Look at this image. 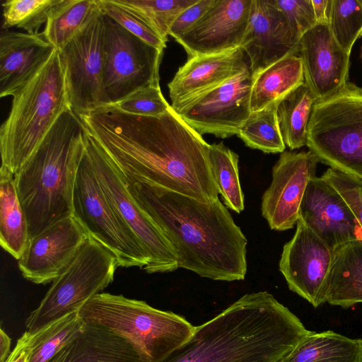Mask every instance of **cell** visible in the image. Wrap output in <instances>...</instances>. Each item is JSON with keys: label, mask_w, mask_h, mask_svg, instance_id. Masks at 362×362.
<instances>
[{"label": "cell", "mask_w": 362, "mask_h": 362, "mask_svg": "<svg viewBox=\"0 0 362 362\" xmlns=\"http://www.w3.org/2000/svg\"><path fill=\"white\" fill-rule=\"evenodd\" d=\"M332 250L362 240V228L341 194L322 177L309 180L300 218Z\"/></svg>", "instance_id": "cell-19"}, {"label": "cell", "mask_w": 362, "mask_h": 362, "mask_svg": "<svg viewBox=\"0 0 362 362\" xmlns=\"http://www.w3.org/2000/svg\"><path fill=\"white\" fill-rule=\"evenodd\" d=\"M11 96L9 113L0 127V153L1 167L15 176L59 117L71 109L57 49Z\"/></svg>", "instance_id": "cell-5"}, {"label": "cell", "mask_w": 362, "mask_h": 362, "mask_svg": "<svg viewBox=\"0 0 362 362\" xmlns=\"http://www.w3.org/2000/svg\"><path fill=\"white\" fill-rule=\"evenodd\" d=\"M279 102L252 112L242 125L238 136L248 147L264 153L285 151L286 145L280 131L277 107Z\"/></svg>", "instance_id": "cell-31"}, {"label": "cell", "mask_w": 362, "mask_h": 362, "mask_svg": "<svg viewBox=\"0 0 362 362\" xmlns=\"http://www.w3.org/2000/svg\"><path fill=\"white\" fill-rule=\"evenodd\" d=\"M87 135L79 117L71 109L66 110L14 176L30 240L72 216L74 187Z\"/></svg>", "instance_id": "cell-4"}, {"label": "cell", "mask_w": 362, "mask_h": 362, "mask_svg": "<svg viewBox=\"0 0 362 362\" xmlns=\"http://www.w3.org/2000/svg\"><path fill=\"white\" fill-rule=\"evenodd\" d=\"M328 25L335 40L349 54L362 35V5L359 0H331Z\"/></svg>", "instance_id": "cell-33"}, {"label": "cell", "mask_w": 362, "mask_h": 362, "mask_svg": "<svg viewBox=\"0 0 362 362\" xmlns=\"http://www.w3.org/2000/svg\"><path fill=\"white\" fill-rule=\"evenodd\" d=\"M326 303L345 309L362 303V240L334 250Z\"/></svg>", "instance_id": "cell-24"}, {"label": "cell", "mask_w": 362, "mask_h": 362, "mask_svg": "<svg viewBox=\"0 0 362 362\" xmlns=\"http://www.w3.org/2000/svg\"><path fill=\"white\" fill-rule=\"evenodd\" d=\"M211 173L225 206L239 214L244 209V195L238 173V156L222 142L209 144Z\"/></svg>", "instance_id": "cell-30"}, {"label": "cell", "mask_w": 362, "mask_h": 362, "mask_svg": "<svg viewBox=\"0 0 362 362\" xmlns=\"http://www.w3.org/2000/svg\"><path fill=\"white\" fill-rule=\"evenodd\" d=\"M30 242L25 214L18 196L14 175L0 168V243L16 259L23 255Z\"/></svg>", "instance_id": "cell-27"}, {"label": "cell", "mask_w": 362, "mask_h": 362, "mask_svg": "<svg viewBox=\"0 0 362 362\" xmlns=\"http://www.w3.org/2000/svg\"><path fill=\"white\" fill-rule=\"evenodd\" d=\"M281 362H362V339L332 330H308Z\"/></svg>", "instance_id": "cell-26"}, {"label": "cell", "mask_w": 362, "mask_h": 362, "mask_svg": "<svg viewBox=\"0 0 362 362\" xmlns=\"http://www.w3.org/2000/svg\"><path fill=\"white\" fill-rule=\"evenodd\" d=\"M321 177L341 194L362 228V180L332 168Z\"/></svg>", "instance_id": "cell-38"}, {"label": "cell", "mask_w": 362, "mask_h": 362, "mask_svg": "<svg viewBox=\"0 0 362 362\" xmlns=\"http://www.w3.org/2000/svg\"><path fill=\"white\" fill-rule=\"evenodd\" d=\"M198 0H115L146 21L168 42L170 29L179 15Z\"/></svg>", "instance_id": "cell-34"}, {"label": "cell", "mask_w": 362, "mask_h": 362, "mask_svg": "<svg viewBox=\"0 0 362 362\" xmlns=\"http://www.w3.org/2000/svg\"><path fill=\"white\" fill-rule=\"evenodd\" d=\"M85 325L77 311L40 329V335L28 362H47L74 338Z\"/></svg>", "instance_id": "cell-32"}, {"label": "cell", "mask_w": 362, "mask_h": 362, "mask_svg": "<svg viewBox=\"0 0 362 362\" xmlns=\"http://www.w3.org/2000/svg\"><path fill=\"white\" fill-rule=\"evenodd\" d=\"M72 207V216L90 237L113 254L118 267L144 269L148 265V255L139 240L103 192L86 149L76 177Z\"/></svg>", "instance_id": "cell-9"}, {"label": "cell", "mask_w": 362, "mask_h": 362, "mask_svg": "<svg viewBox=\"0 0 362 362\" xmlns=\"http://www.w3.org/2000/svg\"><path fill=\"white\" fill-rule=\"evenodd\" d=\"M102 13L150 45L163 50L167 41L146 21L115 0H97Z\"/></svg>", "instance_id": "cell-36"}, {"label": "cell", "mask_w": 362, "mask_h": 362, "mask_svg": "<svg viewBox=\"0 0 362 362\" xmlns=\"http://www.w3.org/2000/svg\"><path fill=\"white\" fill-rule=\"evenodd\" d=\"M308 332L272 294L247 293L158 362H281Z\"/></svg>", "instance_id": "cell-3"}, {"label": "cell", "mask_w": 362, "mask_h": 362, "mask_svg": "<svg viewBox=\"0 0 362 362\" xmlns=\"http://www.w3.org/2000/svg\"><path fill=\"white\" fill-rule=\"evenodd\" d=\"M124 178L135 201L170 243L179 268L213 280L245 279L247 240L219 199L202 202L156 185Z\"/></svg>", "instance_id": "cell-2"}, {"label": "cell", "mask_w": 362, "mask_h": 362, "mask_svg": "<svg viewBox=\"0 0 362 362\" xmlns=\"http://www.w3.org/2000/svg\"><path fill=\"white\" fill-rule=\"evenodd\" d=\"M312 4L317 23L328 24L331 0H312Z\"/></svg>", "instance_id": "cell-42"}, {"label": "cell", "mask_w": 362, "mask_h": 362, "mask_svg": "<svg viewBox=\"0 0 362 362\" xmlns=\"http://www.w3.org/2000/svg\"><path fill=\"white\" fill-rule=\"evenodd\" d=\"M252 80L248 69L173 109L202 136L224 139L238 135L251 114Z\"/></svg>", "instance_id": "cell-13"}, {"label": "cell", "mask_w": 362, "mask_h": 362, "mask_svg": "<svg viewBox=\"0 0 362 362\" xmlns=\"http://www.w3.org/2000/svg\"><path fill=\"white\" fill-rule=\"evenodd\" d=\"M40 335V329L36 332H25L18 339L15 347L4 362H28Z\"/></svg>", "instance_id": "cell-41"}, {"label": "cell", "mask_w": 362, "mask_h": 362, "mask_svg": "<svg viewBox=\"0 0 362 362\" xmlns=\"http://www.w3.org/2000/svg\"><path fill=\"white\" fill-rule=\"evenodd\" d=\"M86 149L107 199L139 240L148 257V274L179 268L175 251L164 234L131 194L122 171L88 132Z\"/></svg>", "instance_id": "cell-10"}, {"label": "cell", "mask_w": 362, "mask_h": 362, "mask_svg": "<svg viewBox=\"0 0 362 362\" xmlns=\"http://www.w3.org/2000/svg\"><path fill=\"white\" fill-rule=\"evenodd\" d=\"M361 57H362V54H361Z\"/></svg>", "instance_id": "cell-45"}, {"label": "cell", "mask_w": 362, "mask_h": 362, "mask_svg": "<svg viewBox=\"0 0 362 362\" xmlns=\"http://www.w3.org/2000/svg\"><path fill=\"white\" fill-rule=\"evenodd\" d=\"M113 105L127 113L152 117L163 115L171 107L163 95L160 86L140 89Z\"/></svg>", "instance_id": "cell-37"}, {"label": "cell", "mask_w": 362, "mask_h": 362, "mask_svg": "<svg viewBox=\"0 0 362 362\" xmlns=\"http://www.w3.org/2000/svg\"><path fill=\"white\" fill-rule=\"evenodd\" d=\"M317 99L305 83L279 103L277 117L286 146L290 150L306 146L308 127Z\"/></svg>", "instance_id": "cell-28"}, {"label": "cell", "mask_w": 362, "mask_h": 362, "mask_svg": "<svg viewBox=\"0 0 362 362\" xmlns=\"http://www.w3.org/2000/svg\"><path fill=\"white\" fill-rule=\"evenodd\" d=\"M56 48L40 33L1 29L0 97L13 93L47 62Z\"/></svg>", "instance_id": "cell-22"}, {"label": "cell", "mask_w": 362, "mask_h": 362, "mask_svg": "<svg viewBox=\"0 0 362 362\" xmlns=\"http://www.w3.org/2000/svg\"><path fill=\"white\" fill-rule=\"evenodd\" d=\"M88 237L73 216L50 226L30 239L18 259L22 275L36 284L52 282L71 262Z\"/></svg>", "instance_id": "cell-16"}, {"label": "cell", "mask_w": 362, "mask_h": 362, "mask_svg": "<svg viewBox=\"0 0 362 362\" xmlns=\"http://www.w3.org/2000/svg\"><path fill=\"white\" fill-rule=\"evenodd\" d=\"M306 146L320 163L362 180V88L353 83L315 103Z\"/></svg>", "instance_id": "cell-7"}, {"label": "cell", "mask_w": 362, "mask_h": 362, "mask_svg": "<svg viewBox=\"0 0 362 362\" xmlns=\"http://www.w3.org/2000/svg\"><path fill=\"white\" fill-rule=\"evenodd\" d=\"M252 77L251 112L280 102L305 83L302 60L298 55L288 56Z\"/></svg>", "instance_id": "cell-25"}, {"label": "cell", "mask_w": 362, "mask_h": 362, "mask_svg": "<svg viewBox=\"0 0 362 362\" xmlns=\"http://www.w3.org/2000/svg\"><path fill=\"white\" fill-rule=\"evenodd\" d=\"M250 69L241 47L227 52L188 58L168 84L175 109Z\"/></svg>", "instance_id": "cell-21"}, {"label": "cell", "mask_w": 362, "mask_h": 362, "mask_svg": "<svg viewBox=\"0 0 362 362\" xmlns=\"http://www.w3.org/2000/svg\"><path fill=\"white\" fill-rule=\"evenodd\" d=\"M117 259L113 254L88 237L66 269L53 281L25 320L28 331L36 332L77 312L114 279Z\"/></svg>", "instance_id": "cell-8"}, {"label": "cell", "mask_w": 362, "mask_h": 362, "mask_svg": "<svg viewBox=\"0 0 362 362\" xmlns=\"http://www.w3.org/2000/svg\"><path fill=\"white\" fill-rule=\"evenodd\" d=\"M252 0H216L182 36L175 40L188 58L214 54L241 46Z\"/></svg>", "instance_id": "cell-18"}, {"label": "cell", "mask_w": 362, "mask_h": 362, "mask_svg": "<svg viewBox=\"0 0 362 362\" xmlns=\"http://www.w3.org/2000/svg\"><path fill=\"white\" fill-rule=\"evenodd\" d=\"M318 158L308 151H284L272 168V181L262 199L261 211L272 230L293 228L310 180L316 176Z\"/></svg>", "instance_id": "cell-15"}, {"label": "cell", "mask_w": 362, "mask_h": 362, "mask_svg": "<svg viewBox=\"0 0 362 362\" xmlns=\"http://www.w3.org/2000/svg\"><path fill=\"white\" fill-rule=\"evenodd\" d=\"M58 0H7L2 4L1 29L17 27L28 33H38Z\"/></svg>", "instance_id": "cell-35"}, {"label": "cell", "mask_w": 362, "mask_h": 362, "mask_svg": "<svg viewBox=\"0 0 362 362\" xmlns=\"http://www.w3.org/2000/svg\"><path fill=\"white\" fill-rule=\"evenodd\" d=\"M300 40L274 0H252L240 46L252 76L288 56L298 55Z\"/></svg>", "instance_id": "cell-17"}, {"label": "cell", "mask_w": 362, "mask_h": 362, "mask_svg": "<svg viewBox=\"0 0 362 362\" xmlns=\"http://www.w3.org/2000/svg\"><path fill=\"white\" fill-rule=\"evenodd\" d=\"M282 12L291 29L299 37L317 23L312 0H274Z\"/></svg>", "instance_id": "cell-39"}, {"label": "cell", "mask_w": 362, "mask_h": 362, "mask_svg": "<svg viewBox=\"0 0 362 362\" xmlns=\"http://www.w3.org/2000/svg\"><path fill=\"white\" fill-rule=\"evenodd\" d=\"M216 0H198L183 11L172 25L169 35L175 40L182 36L216 3Z\"/></svg>", "instance_id": "cell-40"}, {"label": "cell", "mask_w": 362, "mask_h": 362, "mask_svg": "<svg viewBox=\"0 0 362 362\" xmlns=\"http://www.w3.org/2000/svg\"><path fill=\"white\" fill-rule=\"evenodd\" d=\"M11 339L4 332L0 329V362H4L11 354Z\"/></svg>", "instance_id": "cell-43"}, {"label": "cell", "mask_w": 362, "mask_h": 362, "mask_svg": "<svg viewBox=\"0 0 362 362\" xmlns=\"http://www.w3.org/2000/svg\"><path fill=\"white\" fill-rule=\"evenodd\" d=\"M105 21L103 86L110 105L150 86H160L163 50L127 31L110 17Z\"/></svg>", "instance_id": "cell-12"}, {"label": "cell", "mask_w": 362, "mask_h": 362, "mask_svg": "<svg viewBox=\"0 0 362 362\" xmlns=\"http://www.w3.org/2000/svg\"><path fill=\"white\" fill-rule=\"evenodd\" d=\"M47 362H148L130 341L99 325L83 329Z\"/></svg>", "instance_id": "cell-23"}, {"label": "cell", "mask_w": 362, "mask_h": 362, "mask_svg": "<svg viewBox=\"0 0 362 362\" xmlns=\"http://www.w3.org/2000/svg\"><path fill=\"white\" fill-rule=\"evenodd\" d=\"M87 323L103 326L132 342L148 362H158L182 345L195 327L184 317L143 300L100 293L79 309Z\"/></svg>", "instance_id": "cell-6"}, {"label": "cell", "mask_w": 362, "mask_h": 362, "mask_svg": "<svg viewBox=\"0 0 362 362\" xmlns=\"http://www.w3.org/2000/svg\"><path fill=\"white\" fill-rule=\"evenodd\" d=\"M359 1H360L361 4V5H362V0H359Z\"/></svg>", "instance_id": "cell-44"}, {"label": "cell", "mask_w": 362, "mask_h": 362, "mask_svg": "<svg viewBox=\"0 0 362 362\" xmlns=\"http://www.w3.org/2000/svg\"><path fill=\"white\" fill-rule=\"evenodd\" d=\"M305 83L317 100L341 90L348 82L350 54L337 43L327 23H317L300 37Z\"/></svg>", "instance_id": "cell-20"}, {"label": "cell", "mask_w": 362, "mask_h": 362, "mask_svg": "<svg viewBox=\"0 0 362 362\" xmlns=\"http://www.w3.org/2000/svg\"><path fill=\"white\" fill-rule=\"evenodd\" d=\"M58 51L71 110L80 116L110 105L103 86L105 21L100 9Z\"/></svg>", "instance_id": "cell-11"}, {"label": "cell", "mask_w": 362, "mask_h": 362, "mask_svg": "<svg viewBox=\"0 0 362 362\" xmlns=\"http://www.w3.org/2000/svg\"><path fill=\"white\" fill-rule=\"evenodd\" d=\"M99 11L97 0H58L42 33L48 42L59 49Z\"/></svg>", "instance_id": "cell-29"}, {"label": "cell", "mask_w": 362, "mask_h": 362, "mask_svg": "<svg viewBox=\"0 0 362 362\" xmlns=\"http://www.w3.org/2000/svg\"><path fill=\"white\" fill-rule=\"evenodd\" d=\"M78 117L124 176L202 202L219 199L209 144L172 107L152 117L109 105Z\"/></svg>", "instance_id": "cell-1"}, {"label": "cell", "mask_w": 362, "mask_h": 362, "mask_svg": "<svg viewBox=\"0 0 362 362\" xmlns=\"http://www.w3.org/2000/svg\"><path fill=\"white\" fill-rule=\"evenodd\" d=\"M293 238L283 247L279 270L288 288L314 308L326 303L334 250L302 220Z\"/></svg>", "instance_id": "cell-14"}]
</instances>
